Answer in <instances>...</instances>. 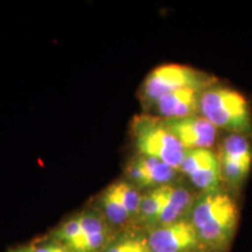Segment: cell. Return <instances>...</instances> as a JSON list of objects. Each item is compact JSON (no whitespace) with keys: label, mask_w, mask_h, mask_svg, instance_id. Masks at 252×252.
<instances>
[{"label":"cell","mask_w":252,"mask_h":252,"mask_svg":"<svg viewBox=\"0 0 252 252\" xmlns=\"http://www.w3.org/2000/svg\"><path fill=\"white\" fill-rule=\"evenodd\" d=\"M219 157L223 185L230 193H237L252 167V145L249 137L229 133L220 140Z\"/></svg>","instance_id":"5"},{"label":"cell","mask_w":252,"mask_h":252,"mask_svg":"<svg viewBox=\"0 0 252 252\" xmlns=\"http://www.w3.org/2000/svg\"><path fill=\"white\" fill-rule=\"evenodd\" d=\"M56 245H58V243L53 242V243L37 245V247H31V249L33 252H55Z\"/></svg>","instance_id":"17"},{"label":"cell","mask_w":252,"mask_h":252,"mask_svg":"<svg viewBox=\"0 0 252 252\" xmlns=\"http://www.w3.org/2000/svg\"><path fill=\"white\" fill-rule=\"evenodd\" d=\"M171 187L172 185L161 186V187L149 189L146 193L143 194L137 223L140 224L144 230L152 229L156 226L157 220L161 214L162 208L171 191Z\"/></svg>","instance_id":"13"},{"label":"cell","mask_w":252,"mask_h":252,"mask_svg":"<svg viewBox=\"0 0 252 252\" xmlns=\"http://www.w3.org/2000/svg\"><path fill=\"white\" fill-rule=\"evenodd\" d=\"M198 113L217 128L229 133L252 135V113L248 100L239 91L231 88L214 86L200 96Z\"/></svg>","instance_id":"2"},{"label":"cell","mask_w":252,"mask_h":252,"mask_svg":"<svg viewBox=\"0 0 252 252\" xmlns=\"http://www.w3.org/2000/svg\"><path fill=\"white\" fill-rule=\"evenodd\" d=\"M181 173L161 160L146 156L132 158L126 169V181L138 189H153L176 184Z\"/></svg>","instance_id":"8"},{"label":"cell","mask_w":252,"mask_h":252,"mask_svg":"<svg viewBox=\"0 0 252 252\" xmlns=\"http://www.w3.org/2000/svg\"><path fill=\"white\" fill-rule=\"evenodd\" d=\"M103 252H152L147 243L145 232L124 231L110 242Z\"/></svg>","instance_id":"15"},{"label":"cell","mask_w":252,"mask_h":252,"mask_svg":"<svg viewBox=\"0 0 252 252\" xmlns=\"http://www.w3.org/2000/svg\"><path fill=\"white\" fill-rule=\"evenodd\" d=\"M9 252H33L32 251L31 247H26V248H19V249H14V250H11Z\"/></svg>","instance_id":"18"},{"label":"cell","mask_w":252,"mask_h":252,"mask_svg":"<svg viewBox=\"0 0 252 252\" xmlns=\"http://www.w3.org/2000/svg\"><path fill=\"white\" fill-rule=\"evenodd\" d=\"M117 193L121 196L123 203L128 210L130 215L135 223L138 220V216H139L140 210V203L143 194L140 193V189H138L135 186L130 184L128 181H117L112 184Z\"/></svg>","instance_id":"16"},{"label":"cell","mask_w":252,"mask_h":252,"mask_svg":"<svg viewBox=\"0 0 252 252\" xmlns=\"http://www.w3.org/2000/svg\"><path fill=\"white\" fill-rule=\"evenodd\" d=\"M198 194H200L198 191L188 186L178 182L172 185L171 191L157 220L156 226L172 224L179 220H188Z\"/></svg>","instance_id":"11"},{"label":"cell","mask_w":252,"mask_h":252,"mask_svg":"<svg viewBox=\"0 0 252 252\" xmlns=\"http://www.w3.org/2000/svg\"><path fill=\"white\" fill-rule=\"evenodd\" d=\"M144 232L152 252H203L189 220L156 226Z\"/></svg>","instance_id":"7"},{"label":"cell","mask_w":252,"mask_h":252,"mask_svg":"<svg viewBox=\"0 0 252 252\" xmlns=\"http://www.w3.org/2000/svg\"><path fill=\"white\" fill-rule=\"evenodd\" d=\"M202 91L194 88L173 91L162 96L149 112L162 119H180L200 115L198 109Z\"/></svg>","instance_id":"10"},{"label":"cell","mask_w":252,"mask_h":252,"mask_svg":"<svg viewBox=\"0 0 252 252\" xmlns=\"http://www.w3.org/2000/svg\"><path fill=\"white\" fill-rule=\"evenodd\" d=\"M188 220L196 231L203 252H226L237 231L238 204L225 188L200 193Z\"/></svg>","instance_id":"1"},{"label":"cell","mask_w":252,"mask_h":252,"mask_svg":"<svg viewBox=\"0 0 252 252\" xmlns=\"http://www.w3.org/2000/svg\"><path fill=\"white\" fill-rule=\"evenodd\" d=\"M180 173L188 176L191 186L198 193H209L224 188L219 157L212 150L186 151Z\"/></svg>","instance_id":"6"},{"label":"cell","mask_w":252,"mask_h":252,"mask_svg":"<svg viewBox=\"0 0 252 252\" xmlns=\"http://www.w3.org/2000/svg\"><path fill=\"white\" fill-rule=\"evenodd\" d=\"M55 252H70V251H68L64 247H62V245H60L58 243V245H56V249H55Z\"/></svg>","instance_id":"19"},{"label":"cell","mask_w":252,"mask_h":252,"mask_svg":"<svg viewBox=\"0 0 252 252\" xmlns=\"http://www.w3.org/2000/svg\"><path fill=\"white\" fill-rule=\"evenodd\" d=\"M163 121L168 130L175 135L186 150H210L219 134V128L201 115Z\"/></svg>","instance_id":"9"},{"label":"cell","mask_w":252,"mask_h":252,"mask_svg":"<svg viewBox=\"0 0 252 252\" xmlns=\"http://www.w3.org/2000/svg\"><path fill=\"white\" fill-rule=\"evenodd\" d=\"M217 83L212 75L184 64H163L147 75L139 90V99L144 110L149 112L158 100L173 91L194 88L206 90Z\"/></svg>","instance_id":"4"},{"label":"cell","mask_w":252,"mask_h":252,"mask_svg":"<svg viewBox=\"0 0 252 252\" xmlns=\"http://www.w3.org/2000/svg\"><path fill=\"white\" fill-rule=\"evenodd\" d=\"M131 135L138 154L161 160L180 172L187 150L168 130L162 118L151 113L135 116Z\"/></svg>","instance_id":"3"},{"label":"cell","mask_w":252,"mask_h":252,"mask_svg":"<svg viewBox=\"0 0 252 252\" xmlns=\"http://www.w3.org/2000/svg\"><path fill=\"white\" fill-rule=\"evenodd\" d=\"M98 204L99 207L96 209L102 213V215L105 217L111 226L122 228V226L127 225L128 223L134 222L113 185H110L100 194Z\"/></svg>","instance_id":"14"},{"label":"cell","mask_w":252,"mask_h":252,"mask_svg":"<svg viewBox=\"0 0 252 252\" xmlns=\"http://www.w3.org/2000/svg\"><path fill=\"white\" fill-rule=\"evenodd\" d=\"M80 217L83 229L82 252H103L111 239V225L96 208L83 210L80 213Z\"/></svg>","instance_id":"12"}]
</instances>
